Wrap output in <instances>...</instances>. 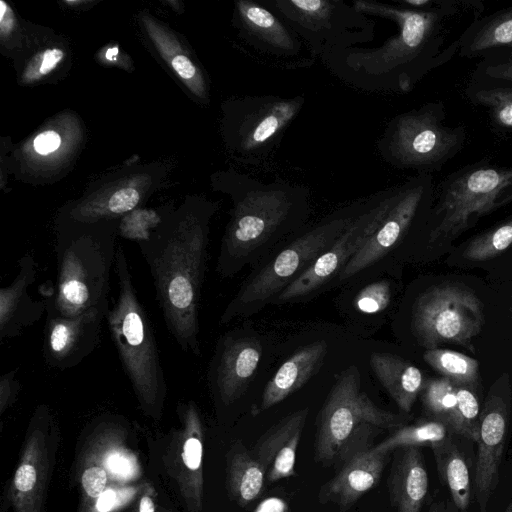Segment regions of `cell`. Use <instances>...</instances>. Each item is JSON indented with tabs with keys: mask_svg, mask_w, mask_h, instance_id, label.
Instances as JSON below:
<instances>
[{
	"mask_svg": "<svg viewBox=\"0 0 512 512\" xmlns=\"http://www.w3.org/2000/svg\"><path fill=\"white\" fill-rule=\"evenodd\" d=\"M361 14L392 21L398 32L379 47H352L321 57L345 83L366 91L407 93L429 72L459 53L463 33L484 11L477 0H432L426 9H410L374 0H354Z\"/></svg>",
	"mask_w": 512,
	"mask_h": 512,
	"instance_id": "1",
	"label": "cell"
},
{
	"mask_svg": "<svg viewBox=\"0 0 512 512\" xmlns=\"http://www.w3.org/2000/svg\"><path fill=\"white\" fill-rule=\"evenodd\" d=\"M230 192L234 207L216 264L223 278L257 266L303 229L311 214L310 192L303 185L234 174Z\"/></svg>",
	"mask_w": 512,
	"mask_h": 512,
	"instance_id": "2",
	"label": "cell"
},
{
	"mask_svg": "<svg viewBox=\"0 0 512 512\" xmlns=\"http://www.w3.org/2000/svg\"><path fill=\"white\" fill-rule=\"evenodd\" d=\"M140 252L154 283L165 325L186 353L201 355L199 308L208 259V225L188 218L160 226Z\"/></svg>",
	"mask_w": 512,
	"mask_h": 512,
	"instance_id": "3",
	"label": "cell"
},
{
	"mask_svg": "<svg viewBox=\"0 0 512 512\" xmlns=\"http://www.w3.org/2000/svg\"><path fill=\"white\" fill-rule=\"evenodd\" d=\"M115 226L85 224L59 232L57 276L42 292L46 315L73 318L94 309H108L110 272L115 264Z\"/></svg>",
	"mask_w": 512,
	"mask_h": 512,
	"instance_id": "4",
	"label": "cell"
},
{
	"mask_svg": "<svg viewBox=\"0 0 512 512\" xmlns=\"http://www.w3.org/2000/svg\"><path fill=\"white\" fill-rule=\"evenodd\" d=\"M357 200L332 211L312 225H306L277 253H272L242 283L220 317L221 325L259 312L324 252L329 250L360 211Z\"/></svg>",
	"mask_w": 512,
	"mask_h": 512,
	"instance_id": "5",
	"label": "cell"
},
{
	"mask_svg": "<svg viewBox=\"0 0 512 512\" xmlns=\"http://www.w3.org/2000/svg\"><path fill=\"white\" fill-rule=\"evenodd\" d=\"M115 269L118 295L106 320L123 369L138 399L158 406L167 390L164 370L149 317L134 287L124 249L117 247Z\"/></svg>",
	"mask_w": 512,
	"mask_h": 512,
	"instance_id": "6",
	"label": "cell"
},
{
	"mask_svg": "<svg viewBox=\"0 0 512 512\" xmlns=\"http://www.w3.org/2000/svg\"><path fill=\"white\" fill-rule=\"evenodd\" d=\"M360 388L359 372L351 366L337 379L320 411L314 455L323 465H343L372 447L379 433L406 424L405 417L379 408Z\"/></svg>",
	"mask_w": 512,
	"mask_h": 512,
	"instance_id": "7",
	"label": "cell"
},
{
	"mask_svg": "<svg viewBox=\"0 0 512 512\" xmlns=\"http://www.w3.org/2000/svg\"><path fill=\"white\" fill-rule=\"evenodd\" d=\"M435 192L428 244L448 242L512 202V166L478 161L449 174Z\"/></svg>",
	"mask_w": 512,
	"mask_h": 512,
	"instance_id": "8",
	"label": "cell"
},
{
	"mask_svg": "<svg viewBox=\"0 0 512 512\" xmlns=\"http://www.w3.org/2000/svg\"><path fill=\"white\" fill-rule=\"evenodd\" d=\"M445 118L440 101L396 115L377 143L379 155L397 169L418 174L441 169L461 151L467 139L465 127L446 125Z\"/></svg>",
	"mask_w": 512,
	"mask_h": 512,
	"instance_id": "9",
	"label": "cell"
},
{
	"mask_svg": "<svg viewBox=\"0 0 512 512\" xmlns=\"http://www.w3.org/2000/svg\"><path fill=\"white\" fill-rule=\"evenodd\" d=\"M302 38L313 57L371 42L375 25L342 0H260Z\"/></svg>",
	"mask_w": 512,
	"mask_h": 512,
	"instance_id": "10",
	"label": "cell"
},
{
	"mask_svg": "<svg viewBox=\"0 0 512 512\" xmlns=\"http://www.w3.org/2000/svg\"><path fill=\"white\" fill-rule=\"evenodd\" d=\"M384 191L382 213L377 226L362 248L338 275L348 280L382 260L421 218L431 215L435 185L432 174L420 173Z\"/></svg>",
	"mask_w": 512,
	"mask_h": 512,
	"instance_id": "11",
	"label": "cell"
},
{
	"mask_svg": "<svg viewBox=\"0 0 512 512\" xmlns=\"http://www.w3.org/2000/svg\"><path fill=\"white\" fill-rule=\"evenodd\" d=\"M483 322L481 301L461 285L432 287L413 306V331L427 349L447 342L466 346L479 334Z\"/></svg>",
	"mask_w": 512,
	"mask_h": 512,
	"instance_id": "12",
	"label": "cell"
},
{
	"mask_svg": "<svg viewBox=\"0 0 512 512\" xmlns=\"http://www.w3.org/2000/svg\"><path fill=\"white\" fill-rule=\"evenodd\" d=\"M304 103L302 95L248 96L237 101L232 112L231 137L239 160L254 166L270 161Z\"/></svg>",
	"mask_w": 512,
	"mask_h": 512,
	"instance_id": "13",
	"label": "cell"
},
{
	"mask_svg": "<svg viewBox=\"0 0 512 512\" xmlns=\"http://www.w3.org/2000/svg\"><path fill=\"white\" fill-rule=\"evenodd\" d=\"M383 203V190L364 198L360 211L333 246L291 282L273 303L294 302L319 290L333 277H338L375 230L382 213Z\"/></svg>",
	"mask_w": 512,
	"mask_h": 512,
	"instance_id": "14",
	"label": "cell"
},
{
	"mask_svg": "<svg viewBox=\"0 0 512 512\" xmlns=\"http://www.w3.org/2000/svg\"><path fill=\"white\" fill-rule=\"evenodd\" d=\"M509 415V401L500 394L491 392L481 409L477 439L478 454L473 488L480 512H486L490 497L499 482Z\"/></svg>",
	"mask_w": 512,
	"mask_h": 512,
	"instance_id": "15",
	"label": "cell"
},
{
	"mask_svg": "<svg viewBox=\"0 0 512 512\" xmlns=\"http://www.w3.org/2000/svg\"><path fill=\"white\" fill-rule=\"evenodd\" d=\"M108 309H94L73 318L46 315L43 340L46 364L59 370L78 366L96 348Z\"/></svg>",
	"mask_w": 512,
	"mask_h": 512,
	"instance_id": "16",
	"label": "cell"
},
{
	"mask_svg": "<svg viewBox=\"0 0 512 512\" xmlns=\"http://www.w3.org/2000/svg\"><path fill=\"white\" fill-rule=\"evenodd\" d=\"M261 355L257 339L236 333L219 339L207 373L208 384L218 401L230 405L243 395Z\"/></svg>",
	"mask_w": 512,
	"mask_h": 512,
	"instance_id": "17",
	"label": "cell"
},
{
	"mask_svg": "<svg viewBox=\"0 0 512 512\" xmlns=\"http://www.w3.org/2000/svg\"><path fill=\"white\" fill-rule=\"evenodd\" d=\"M238 25L248 43L277 57L297 56L301 41L286 22L261 1L237 0Z\"/></svg>",
	"mask_w": 512,
	"mask_h": 512,
	"instance_id": "18",
	"label": "cell"
},
{
	"mask_svg": "<svg viewBox=\"0 0 512 512\" xmlns=\"http://www.w3.org/2000/svg\"><path fill=\"white\" fill-rule=\"evenodd\" d=\"M17 273L10 284L0 289V341L21 335L46 312L45 300H34L29 292L36 279L33 254H25L17 263Z\"/></svg>",
	"mask_w": 512,
	"mask_h": 512,
	"instance_id": "19",
	"label": "cell"
},
{
	"mask_svg": "<svg viewBox=\"0 0 512 512\" xmlns=\"http://www.w3.org/2000/svg\"><path fill=\"white\" fill-rule=\"evenodd\" d=\"M389 454L374 446L356 453L322 486L320 501L333 502L343 509L352 506L379 482Z\"/></svg>",
	"mask_w": 512,
	"mask_h": 512,
	"instance_id": "20",
	"label": "cell"
},
{
	"mask_svg": "<svg viewBox=\"0 0 512 512\" xmlns=\"http://www.w3.org/2000/svg\"><path fill=\"white\" fill-rule=\"evenodd\" d=\"M308 413L304 408L289 414L271 427L251 451L269 482L294 475L296 451Z\"/></svg>",
	"mask_w": 512,
	"mask_h": 512,
	"instance_id": "21",
	"label": "cell"
},
{
	"mask_svg": "<svg viewBox=\"0 0 512 512\" xmlns=\"http://www.w3.org/2000/svg\"><path fill=\"white\" fill-rule=\"evenodd\" d=\"M397 512H420L428 493V474L421 447L397 449L387 481Z\"/></svg>",
	"mask_w": 512,
	"mask_h": 512,
	"instance_id": "22",
	"label": "cell"
},
{
	"mask_svg": "<svg viewBox=\"0 0 512 512\" xmlns=\"http://www.w3.org/2000/svg\"><path fill=\"white\" fill-rule=\"evenodd\" d=\"M327 344L316 341L297 350L266 384L261 409H268L299 389L319 369L327 354Z\"/></svg>",
	"mask_w": 512,
	"mask_h": 512,
	"instance_id": "23",
	"label": "cell"
},
{
	"mask_svg": "<svg viewBox=\"0 0 512 512\" xmlns=\"http://www.w3.org/2000/svg\"><path fill=\"white\" fill-rule=\"evenodd\" d=\"M370 366L398 407L410 412L424 386L421 370L400 357L379 352L371 354Z\"/></svg>",
	"mask_w": 512,
	"mask_h": 512,
	"instance_id": "24",
	"label": "cell"
},
{
	"mask_svg": "<svg viewBox=\"0 0 512 512\" xmlns=\"http://www.w3.org/2000/svg\"><path fill=\"white\" fill-rule=\"evenodd\" d=\"M512 47V7L475 20L464 32L458 55L485 58Z\"/></svg>",
	"mask_w": 512,
	"mask_h": 512,
	"instance_id": "25",
	"label": "cell"
},
{
	"mask_svg": "<svg viewBox=\"0 0 512 512\" xmlns=\"http://www.w3.org/2000/svg\"><path fill=\"white\" fill-rule=\"evenodd\" d=\"M441 482L449 489L457 509L466 511L471 500L472 483L465 455L453 436L431 447Z\"/></svg>",
	"mask_w": 512,
	"mask_h": 512,
	"instance_id": "26",
	"label": "cell"
},
{
	"mask_svg": "<svg viewBox=\"0 0 512 512\" xmlns=\"http://www.w3.org/2000/svg\"><path fill=\"white\" fill-rule=\"evenodd\" d=\"M465 94L473 104L485 108L497 130L512 133V82L472 75Z\"/></svg>",
	"mask_w": 512,
	"mask_h": 512,
	"instance_id": "27",
	"label": "cell"
},
{
	"mask_svg": "<svg viewBox=\"0 0 512 512\" xmlns=\"http://www.w3.org/2000/svg\"><path fill=\"white\" fill-rule=\"evenodd\" d=\"M456 384L446 377L433 378L424 382L422 403L431 419L447 425L456 435H461L457 412Z\"/></svg>",
	"mask_w": 512,
	"mask_h": 512,
	"instance_id": "28",
	"label": "cell"
},
{
	"mask_svg": "<svg viewBox=\"0 0 512 512\" xmlns=\"http://www.w3.org/2000/svg\"><path fill=\"white\" fill-rule=\"evenodd\" d=\"M265 480V470L252 452L244 447L238 448L230 469L231 489L238 502L246 506L257 499L263 491Z\"/></svg>",
	"mask_w": 512,
	"mask_h": 512,
	"instance_id": "29",
	"label": "cell"
},
{
	"mask_svg": "<svg viewBox=\"0 0 512 512\" xmlns=\"http://www.w3.org/2000/svg\"><path fill=\"white\" fill-rule=\"evenodd\" d=\"M453 435L451 429L441 421L434 419L422 420L394 430L374 448L386 453L407 446H429L431 448Z\"/></svg>",
	"mask_w": 512,
	"mask_h": 512,
	"instance_id": "30",
	"label": "cell"
},
{
	"mask_svg": "<svg viewBox=\"0 0 512 512\" xmlns=\"http://www.w3.org/2000/svg\"><path fill=\"white\" fill-rule=\"evenodd\" d=\"M424 360L443 377L458 385L475 388L479 381V363L463 353L441 348L427 349Z\"/></svg>",
	"mask_w": 512,
	"mask_h": 512,
	"instance_id": "31",
	"label": "cell"
},
{
	"mask_svg": "<svg viewBox=\"0 0 512 512\" xmlns=\"http://www.w3.org/2000/svg\"><path fill=\"white\" fill-rule=\"evenodd\" d=\"M512 245V217L474 238L464 250L472 261H485Z\"/></svg>",
	"mask_w": 512,
	"mask_h": 512,
	"instance_id": "32",
	"label": "cell"
},
{
	"mask_svg": "<svg viewBox=\"0 0 512 512\" xmlns=\"http://www.w3.org/2000/svg\"><path fill=\"white\" fill-rule=\"evenodd\" d=\"M475 389L458 384L455 387L457 412L461 426L460 436L477 442L481 408Z\"/></svg>",
	"mask_w": 512,
	"mask_h": 512,
	"instance_id": "33",
	"label": "cell"
},
{
	"mask_svg": "<svg viewBox=\"0 0 512 512\" xmlns=\"http://www.w3.org/2000/svg\"><path fill=\"white\" fill-rule=\"evenodd\" d=\"M390 283L385 280L371 283L364 287L355 298L356 309L367 315L385 310L391 300Z\"/></svg>",
	"mask_w": 512,
	"mask_h": 512,
	"instance_id": "34",
	"label": "cell"
},
{
	"mask_svg": "<svg viewBox=\"0 0 512 512\" xmlns=\"http://www.w3.org/2000/svg\"><path fill=\"white\" fill-rule=\"evenodd\" d=\"M158 224H160V220L154 213H137L122 222L119 232L122 237L140 243L150 239L158 229Z\"/></svg>",
	"mask_w": 512,
	"mask_h": 512,
	"instance_id": "35",
	"label": "cell"
},
{
	"mask_svg": "<svg viewBox=\"0 0 512 512\" xmlns=\"http://www.w3.org/2000/svg\"><path fill=\"white\" fill-rule=\"evenodd\" d=\"M472 75L512 82V58L482 59Z\"/></svg>",
	"mask_w": 512,
	"mask_h": 512,
	"instance_id": "36",
	"label": "cell"
},
{
	"mask_svg": "<svg viewBox=\"0 0 512 512\" xmlns=\"http://www.w3.org/2000/svg\"><path fill=\"white\" fill-rule=\"evenodd\" d=\"M139 192L131 187L121 188L108 199L105 211L112 215H120L133 210L139 203Z\"/></svg>",
	"mask_w": 512,
	"mask_h": 512,
	"instance_id": "37",
	"label": "cell"
},
{
	"mask_svg": "<svg viewBox=\"0 0 512 512\" xmlns=\"http://www.w3.org/2000/svg\"><path fill=\"white\" fill-rule=\"evenodd\" d=\"M106 472L100 467H91L85 470L82 476V485L91 497H99L106 485Z\"/></svg>",
	"mask_w": 512,
	"mask_h": 512,
	"instance_id": "38",
	"label": "cell"
},
{
	"mask_svg": "<svg viewBox=\"0 0 512 512\" xmlns=\"http://www.w3.org/2000/svg\"><path fill=\"white\" fill-rule=\"evenodd\" d=\"M18 369L6 372L0 377V398L2 406H5L20 389V381L17 378Z\"/></svg>",
	"mask_w": 512,
	"mask_h": 512,
	"instance_id": "39",
	"label": "cell"
},
{
	"mask_svg": "<svg viewBox=\"0 0 512 512\" xmlns=\"http://www.w3.org/2000/svg\"><path fill=\"white\" fill-rule=\"evenodd\" d=\"M202 458V445L199 439L191 437L184 446L183 459L186 466L191 470H196L200 467Z\"/></svg>",
	"mask_w": 512,
	"mask_h": 512,
	"instance_id": "40",
	"label": "cell"
},
{
	"mask_svg": "<svg viewBox=\"0 0 512 512\" xmlns=\"http://www.w3.org/2000/svg\"><path fill=\"white\" fill-rule=\"evenodd\" d=\"M61 143L60 136L55 131H45L39 134L33 142L37 153L47 155L55 151Z\"/></svg>",
	"mask_w": 512,
	"mask_h": 512,
	"instance_id": "41",
	"label": "cell"
},
{
	"mask_svg": "<svg viewBox=\"0 0 512 512\" xmlns=\"http://www.w3.org/2000/svg\"><path fill=\"white\" fill-rule=\"evenodd\" d=\"M36 483V471L32 465H21L15 474V486L19 491H30Z\"/></svg>",
	"mask_w": 512,
	"mask_h": 512,
	"instance_id": "42",
	"label": "cell"
},
{
	"mask_svg": "<svg viewBox=\"0 0 512 512\" xmlns=\"http://www.w3.org/2000/svg\"><path fill=\"white\" fill-rule=\"evenodd\" d=\"M171 65L182 79L191 80L197 76V69L195 65L184 55L175 56L172 59Z\"/></svg>",
	"mask_w": 512,
	"mask_h": 512,
	"instance_id": "43",
	"label": "cell"
},
{
	"mask_svg": "<svg viewBox=\"0 0 512 512\" xmlns=\"http://www.w3.org/2000/svg\"><path fill=\"white\" fill-rule=\"evenodd\" d=\"M64 53L59 48H52L42 54L41 65L38 69V76H43L52 71L62 60Z\"/></svg>",
	"mask_w": 512,
	"mask_h": 512,
	"instance_id": "44",
	"label": "cell"
},
{
	"mask_svg": "<svg viewBox=\"0 0 512 512\" xmlns=\"http://www.w3.org/2000/svg\"><path fill=\"white\" fill-rule=\"evenodd\" d=\"M288 505L285 500L278 497L264 499L254 512H287Z\"/></svg>",
	"mask_w": 512,
	"mask_h": 512,
	"instance_id": "45",
	"label": "cell"
},
{
	"mask_svg": "<svg viewBox=\"0 0 512 512\" xmlns=\"http://www.w3.org/2000/svg\"><path fill=\"white\" fill-rule=\"evenodd\" d=\"M1 5V16H0V26L2 34L9 33L11 29L14 27V15L11 11L10 7L4 2L0 1Z\"/></svg>",
	"mask_w": 512,
	"mask_h": 512,
	"instance_id": "46",
	"label": "cell"
},
{
	"mask_svg": "<svg viewBox=\"0 0 512 512\" xmlns=\"http://www.w3.org/2000/svg\"><path fill=\"white\" fill-rule=\"evenodd\" d=\"M109 468L116 474L120 476H127L130 472V464L129 461L122 456H112L109 459Z\"/></svg>",
	"mask_w": 512,
	"mask_h": 512,
	"instance_id": "47",
	"label": "cell"
},
{
	"mask_svg": "<svg viewBox=\"0 0 512 512\" xmlns=\"http://www.w3.org/2000/svg\"><path fill=\"white\" fill-rule=\"evenodd\" d=\"M116 502V494L112 490L103 492L97 501V510L99 512L109 511Z\"/></svg>",
	"mask_w": 512,
	"mask_h": 512,
	"instance_id": "48",
	"label": "cell"
},
{
	"mask_svg": "<svg viewBox=\"0 0 512 512\" xmlns=\"http://www.w3.org/2000/svg\"><path fill=\"white\" fill-rule=\"evenodd\" d=\"M427 512H454L453 506L447 501L434 502Z\"/></svg>",
	"mask_w": 512,
	"mask_h": 512,
	"instance_id": "49",
	"label": "cell"
},
{
	"mask_svg": "<svg viewBox=\"0 0 512 512\" xmlns=\"http://www.w3.org/2000/svg\"><path fill=\"white\" fill-rule=\"evenodd\" d=\"M140 512H154V505L152 500L144 496L140 501Z\"/></svg>",
	"mask_w": 512,
	"mask_h": 512,
	"instance_id": "50",
	"label": "cell"
},
{
	"mask_svg": "<svg viewBox=\"0 0 512 512\" xmlns=\"http://www.w3.org/2000/svg\"><path fill=\"white\" fill-rule=\"evenodd\" d=\"M485 58H512V47L495 52Z\"/></svg>",
	"mask_w": 512,
	"mask_h": 512,
	"instance_id": "51",
	"label": "cell"
},
{
	"mask_svg": "<svg viewBox=\"0 0 512 512\" xmlns=\"http://www.w3.org/2000/svg\"><path fill=\"white\" fill-rule=\"evenodd\" d=\"M117 53H118V48H116V47L110 48L106 52V57L108 59H112V58H114L116 56Z\"/></svg>",
	"mask_w": 512,
	"mask_h": 512,
	"instance_id": "52",
	"label": "cell"
},
{
	"mask_svg": "<svg viewBox=\"0 0 512 512\" xmlns=\"http://www.w3.org/2000/svg\"><path fill=\"white\" fill-rule=\"evenodd\" d=\"M504 512H512V502L510 503V505L506 508V510Z\"/></svg>",
	"mask_w": 512,
	"mask_h": 512,
	"instance_id": "53",
	"label": "cell"
}]
</instances>
